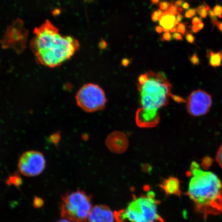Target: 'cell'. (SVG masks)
Returning <instances> with one entry per match:
<instances>
[{"mask_svg": "<svg viewBox=\"0 0 222 222\" xmlns=\"http://www.w3.org/2000/svg\"><path fill=\"white\" fill-rule=\"evenodd\" d=\"M196 13L200 16L201 18L205 19L207 18V15L209 13V11L211 10L210 7L206 3H204L201 5L196 9Z\"/></svg>", "mask_w": 222, "mask_h": 222, "instance_id": "17", "label": "cell"}, {"mask_svg": "<svg viewBox=\"0 0 222 222\" xmlns=\"http://www.w3.org/2000/svg\"><path fill=\"white\" fill-rule=\"evenodd\" d=\"M214 14L216 17L221 18H222V6L219 5H216L214 8Z\"/></svg>", "mask_w": 222, "mask_h": 222, "instance_id": "23", "label": "cell"}, {"mask_svg": "<svg viewBox=\"0 0 222 222\" xmlns=\"http://www.w3.org/2000/svg\"><path fill=\"white\" fill-rule=\"evenodd\" d=\"M196 13V9L195 8L189 9L185 12V16L186 18H191L195 15Z\"/></svg>", "mask_w": 222, "mask_h": 222, "instance_id": "24", "label": "cell"}, {"mask_svg": "<svg viewBox=\"0 0 222 222\" xmlns=\"http://www.w3.org/2000/svg\"><path fill=\"white\" fill-rule=\"evenodd\" d=\"M114 217L116 222H124L126 219L125 210H119L118 211H115Z\"/></svg>", "mask_w": 222, "mask_h": 222, "instance_id": "18", "label": "cell"}, {"mask_svg": "<svg viewBox=\"0 0 222 222\" xmlns=\"http://www.w3.org/2000/svg\"><path fill=\"white\" fill-rule=\"evenodd\" d=\"M92 196L83 190L69 191L61 196V216L73 222H86L92 209Z\"/></svg>", "mask_w": 222, "mask_h": 222, "instance_id": "4", "label": "cell"}, {"mask_svg": "<svg viewBox=\"0 0 222 222\" xmlns=\"http://www.w3.org/2000/svg\"><path fill=\"white\" fill-rule=\"evenodd\" d=\"M177 31L179 33H181L183 35H185L186 33L185 23H179L177 28Z\"/></svg>", "mask_w": 222, "mask_h": 222, "instance_id": "27", "label": "cell"}, {"mask_svg": "<svg viewBox=\"0 0 222 222\" xmlns=\"http://www.w3.org/2000/svg\"><path fill=\"white\" fill-rule=\"evenodd\" d=\"M160 203V201L148 195L135 198L125 210L126 219L131 222H164L157 210Z\"/></svg>", "mask_w": 222, "mask_h": 222, "instance_id": "5", "label": "cell"}, {"mask_svg": "<svg viewBox=\"0 0 222 222\" xmlns=\"http://www.w3.org/2000/svg\"><path fill=\"white\" fill-rule=\"evenodd\" d=\"M106 144L112 152L121 154L127 151L129 147V140L127 135L123 132L115 131L108 135Z\"/></svg>", "mask_w": 222, "mask_h": 222, "instance_id": "10", "label": "cell"}, {"mask_svg": "<svg viewBox=\"0 0 222 222\" xmlns=\"http://www.w3.org/2000/svg\"><path fill=\"white\" fill-rule=\"evenodd\" d=\"M171 4L170 3L168 2H162L160 3L159 7L160 10L162 11H167L169 8Z\"/></svg>", "mask_w": 222, "mask_h": 222, "instance_id": "25", "label": "cell"}, {"mask_svg": "<svg viewBox=\"0 0 222 222\" xmlns=\"http://www.w3.org/2000/svg\"><path fill=\"white\" fill-rule=\"evenodd\" d=\"M78 106L87 112H94L102 110L106 106V98L102 88L97 84H84L76 95Z\"/></svg>", "mask_w": 222, "mask_h": 222, "instance_id": "6", "label": "cell"}, {"mask_svg": "<svg viewBox=\"0 0 222 222\" xmlns=\"http://www.w3.org/2000/svg\"><path fill=\"white\" fill-rule=\"evenodd\" d=\"M177 28H176L175 27H173L172 28H171L170 29V32L172 33H175V32H176Z\"/></svg>", "mask_w": 222, "mask_h": 222, "instance_id": "44", "label": "cell"}, {"mask_svg": "<svg viewBox=\"0 0 222 222\" xmlns=\"http://www.w3.org/2000/svg\"><path fill=\"white\" fill-rule=\"evenodd\" d=\"M176 20V19L174 15H162V17L160 21V25L162 27V28L170 30L171 28L174 26L175 22Z\"/></svg>", "mask_w": 222, "mask_h": 222, "instance_id": "14", "label": "cell"}, {"mask_svg": "<svg viewBox=\"0 0 222 222\" xmlns=\"http://www.w3.org/2000/svg\"><path fill=\"white\" fill-rule=\"evenodd\" d=\"M160 187L166 195H175L180 197L181 191L180 181L176 177L170 176L164 179L160 183Z\"/></svg>", "mask_w": 222, "mask_h": 222, "instance_id": "12", "label": "cell"}, {"mask_svg": "<svg viewBox=\"0 0 222 222\" xmlns=\"http://www.w3.org/2000/svg\"><path fill=\"white\" fill-rule=\"evenodd\" d=\"M212 104L211 95L203 90H197L193 91L188 98L187 109L190 115L201 116L208 112Z\"/></svg>", "mask_w": 222, "mask_h": 222, "instance_id": "8", "label": "cell"}, {"mask_svg": "<svg viewBox=\"0 0 222 222\" xmlns=\"http://www.w3.org/2000/svg\"><path fill=\"white\" fill-rule=\"evenodd\" d=\"M213 162V160L209 157H205L203 158L201 164V167L204 169H208L210 166H211Z\"/></svg>", "mask_w": 222, "mask_h": 222, "instance_id": "19", "label": "cell"}, {"mask_svg": "<svg viewBox=\"0 0 222 222\" xmlns=\"http://www.w3.org/2000/svg\"><path fill=\"white\" fill-rule=\"evenodd\" d=\"M72 222V221H70V220H67V219H66V218H62V219H60V220H58V221H57V222Z\"/></svg>", "mask_w": 222, "mask_h": 222, "instance_id": "40", "label": "cell"}, {"mask_svg": "<svg viewBox=\"0 0 222 222\" xmlns=\"http://www.w3.org/2000/svg\"><path fill=\"white\" fill-rule=\"evenodd\" d=\"M189 4L187 2H184L183 3V4L182 5V7H183V8L185 9H187L189 8Z\"/></svg>", "mask_w": 222, "mask_h": 222, "instance_id": "38", "label": "cell"}, {"mask_svg": "<svg viewBox=\"0 0 222 222\" xmlns=\"http://www.w3.org/2000/svg\"><path fill=\"white\" fill-rule=\"evenodd\" d=\"M190 60L194 65L198 64L200 62L199 59L196 54H193L192 56L190 57Z\"/></svg>", "mask_w": 222, "mask_h": 222, "instance_id": "28", "label": "cell"}, {"mask_svg": "<svg viewBox=\"0 0 222 222\" xmlns=\"http://www.w3.org/2000/svg\"><path fill=\"white\" fill-rule=\"evenodd\" d=\"M108 44L106 42V41L104 39H101V41H100L99 43V48L101 50H104L107 48Z\"/></svg>", "mask_w": 222, "mask_h": 222, "instance_id": "30", "label": "cell"}, {"mask_svg": "<svg viewBox=\"0 0 222 222\" xmlns=\"http://www.w3.org/2000/svg\"><path fill=\"white\" fill-rule=\"evenodd\" d=\"M30 46L38 62L54 68L62 64L79 49L77 40L61 35L58 28L49 20L35 28Z\"/></svg>", "mask_w": 222, "mask_h": 222, "instance_id": "1", "label": "cell"}, {"mask_svg": "<svg viewBox=\"0 0 222 222\" xmlns=\"http://www.w3.org/2000/svg\"></svg>", "mask_w": 222, "mask_h": 222, "instance_id": "45", "label": "cell"}, {"mask_svg": "<svg viewBox=\"0 0 222 222\" xmlns=\"http://www.w3.org/2000/svg\"><path fill=\"white\" fill-rule=\"evenodd\" d=\"M162 41H170L172 40V37L170 33L169 32H165L163 34L162 38Z\"/></svg>", "mask_w": 222, "mask_h": 222, "instance_id": "29", "label": "cell"}, {"mask_svg": "<svg viewBox=\"0 0 222 222\" xmlns=\"http://www.w3.org/2000/svg\"><path fill=\"white\" fill-rule=\"evenodd\" d=\"M152 4L153 5L157 4L159 2L160 0H150Z\"/></svg>", "mask_w": 222, "mask_h": 222, "instance_id": "43", "label": "cell"}, {"mask_svg": "<svg viewBox=\"0 0 222 222\" xmlns=\"http://www.w3.org/2000/svg\"><path fill=\"white\" fill-rule=\"evenodd\" d=\"M195 26L196 27V28L198 29L199 31L200 30H201V29H203V27H204V24L203 23V22H202V23H200V24H198L197 25H196V26Z\"/></svg>", "mask_w": 222, "mask_h": 222, "instance_id": "36", "label": "cell"}, {"mask_svg": "<svg viewBox=\"0 0 222 222\" xmlns=\"http://www.w3.org/2000/svg\"><path fill=\"white\" fill-rule=\"evenodd\" d=\"M183 16L182 15H181V14H179V15H177V21L179 22H179H181V21L183 20Z\"/></svg>", "mask_w": 222, "mask_h": 222, "instance_id": "37", "label": "cell"}, {"mask_svg": "<svg viewBox=\"0 0 222 222\" xmlns=\"http://www.w3.org/2000/svg\"><path fill=\"white\" fill-rule=\"evenodd\" d=\"M163 12L160 9H158V11H154L152 15V20L153 22H158L160 21L162 17Z\"/></svg>", "mask_w": 222, "mask_h": 222, "instance_id": "21", "label": "cell"}, {"mask_svg": "<svg viewBox=\"0 0 222 222\" xmlns=\"http://www.w3.org/2000/svg\"><path fill=\"white\" fill-rule=\"evenodd\" d=\"M46 160L41 152L36 150L26 151L20 156L18 167L20 172L27 177L38 176L46 168Z\"/></svg>", "mask_w": 222, "mask_h": 222, "instance_id": "7", "label": "cell"}, {"mask_svg": "<svg viewBox=\"0 0 222 222\" xmlns=\"http://www.w3.org/2000/svg\"><path fill=\"white\" fill-rule=\"evenodd\" d=\"M185 2L183 0H177L176 1L175 3V5L176 6L180 7L183 4V3Z\"/></svg>", "mask_w": 222, "mask_h": 222, "instance_id": "34", "label": "cell"}, {"mask_svg": "<svg viewBox=\"0 0 222 222\" xmlns=\"http://www.w3.org/2000/svg\"><path fill=\"white\" fill-rule=\"evenodd\" d=\"M187 174L191 177L186 195L193 202L196 211L205 219L222 214V182L220 178L201 168L195 162L191 163Z\"/></svg>", "mask_w": 222, "mask_h": 222, "instance_id": "2", "label": "cell"}, {"mask_svg": "<svg viewBox=\"0 0 222 222\" xmlns=\"http://www.w3.org/2000/svg\"><path fill=\"white\" fill-rule=\"evenodd\" d=\"M218 27V29L220 30L221 32H222V22H220L218 24V26H216Z\"/></svg>", "mask_w": 222, "mask_h": 222, "instance_id": "42", "label": "cell"}, {"mask_svg": "<svg viewBox=\"0 0 222 222\" xmlns=\"http://www.w3.org/2000/svg\"><path fill=\"white\" fill-rule=\"evenodd\" d=\"M216 160L221 168L222 169V145L218 150L216 155Z\"/></svg>", "mask_w": 222, "mask_h": 222, "instance_id": "22", "label": "cell"}, {"mask_svg": "<svg viewBox=\"0 0 222 222\" xmlns=\"http://www.w3.org/2000/svg\"><path fill=\"white\" fill-rule=\"evenodd\" d=\"M186 39L187 41L189 43H193L195 41V37L190 32H187L186 33Z\"/></svg>", "mask_w": 222, "mask_h": 222, "instance_id": "26", "label": "cell"}, {"mask_svg": "<svg viewBox=\"0 0 222 222\" xmlns=\"http://www.w3.org/2000/svg\"><path fill=\"white\" fill-rule=\"evenodd\" d=\"M183 8L181 7L176 6L175 4H171L170 6L167 11H164L162 13V15H177L183 12Z\"/></svg>", "mask_w": 222, "mask_h": 222, "instance_id": "16", "label": "cell"}, {"mask_svg": "<svg viewBox=\"0 0 222 222\" xmlns=\"http://www.w3.org/2000/svg\"><path fill=\"white\" fill-rule=\"evenodd\" d=\"M114 216L110 208L106 205H96L88 216L89 222H114Z\"/></svg>", "mask_w": 222, "mask_h": 222, "instance_id": "11", "label": "cell"}, {"mask_svg": "<svg viewBox=\"0 0 222 222\" xmlns=\"http://www.w3.org/2000/svg\"><path fill=\"white\" fill-rule=\"evenodd\" d=\"M156 31L158 33H162V32L163 31V28L162 27V26H157V27H156Z\"/></svg>", "mask_w": 222, "mask_h": 222, "instance_id": "39", "label": "cell"}, {"mask_svg": "<svg viewBox=\"0 0 222 222\" xmlns=\"http://www.w3.org/2000/svg\"><path fill=\"white\" fill-rule=\"evenodd\" d=\"M44 204V201L42 198L36 196L34 198L32 205L36 208H40L43 206Z\"/></svg>", "mask_w": 222, "mask_h": 222, "instance_id": "20", "label": "cell"}, {"mask_svg": "<svg viewBox=\"0 0 222 222\" xmlns=\"http://www.w3.org/2000/svg\"><path fill=\"white\" fill-rule=\"evenodd\" d=\"M202 22V19H201V18L195 17H194V18L192 19V25H193V26H196V25H197L198 24L201 23Z\"/></svg>", "mask_w": 222, "mask_h": 222, "instance_id": "31", "label": "cell"}, {"mask_svg": "<svg viewBox=\"0 0 222 222\" xmlns=\"http://www.w3.org/2000/svg\"><path fill=\"white\" fill-rule=\"evenodd\" d=\"M22 182L21 177L18 173H15L9 176L6 181L8 185L14 186L17 188H19L22 185Z\"/></svg>", "mask_w": 222, "mask_h": 222, "instance_id": "15", "label": "cell"}, {"mask_svg": "<svg viewBox=\"0 0 222 222\" xmlns=\"http://www.w3.org/2000/svg\"><path fill=\"white\" fill-rule=\"evenodd\" d=\"M142 169L144 172H150L151 171L152 169H151V166L149 165H145L142 166Z\"/></svg>", "mask_w": 222, "mask_h": 222, "instance_id": "33", "label": "cell"}, {"mask_svg": "<svg viewBox=\"0 0 222 222\" xmlns=\"http://www.w3.org/2000/svg\"><path fill=\"white\" fill-rule=\"evenodd\" d=\"M207 57L209 58V64L212 67H218L222 64V50L218 53H215L211 50L207 52Z\"/></svg>", "mask_w": 222, "mask_h": 222, "instance_id": "13", "label": "cell"}, {"mask_svg": "<svg viewBox=\"0 0 222 222\" xmlns=\"http://www.w3.org/2000/svg\"><path fill=\"white\" fill-rule=\"evenodd\" d=\"M130 61L127 59H123L122 60V64L124 66H127L129 64Z\"/></svg>", "mask_w": 222, "mask_h": 222, "instance_id": "35", "label": "cell"}, {"mask_svg": "<svg viewBox=\"0 0 222 222\" xmlns=\"http://www.w3.org/2000/svg\"><path fill=\"white\" fill-rule=\"evenodd\" d=\"M191 30H192V32H194V33H197L199 32V30L196 28L195 26H192L191 27Z\"/></svg>", "mask_w": 222, "mask_h": 222, "instance_id": "41", "label": "cell"}, {"mask_svg": "<svg viewBox=\"0 0 222 222\" xmlns=\"http://www.w3.org/2000/svg\"><path fill=\"white\" fill-rule=\"evenodd\" d=\"M172 38L176 40H183V37L181 34H180L179 32H175L172 35Z\"/></svg>", "mask_w": 222, "mask_h": 222, "instance_id": "32", "label": "cell"}, {"mask_svg": "<svg viewBox=\"0 0 222 222\" xmlns=\"http://www.w3.org/2000/svg\"><path fill=\"white\" fill-rule=\"evenodd\" d=\"M141 107L160 109L167 106L172 86L165 74L150 71L139 77L137 82Z\"/></svg>", "mask_w": 222, "mask_h": 222, "instance_id": "3", "label": "cell"}, {"mask_svg": "<svg viewBox=\"0 0 222 222\" xmlns=\"http://www.w3.org/2000/svg\"><path fill=\"white\" fill-rule=\"evenodd\" d=\"M135 121L139 127L143 128L155 127L160 121L158 110L140 107L136 111Z\"/></svg>", "mask_w": 222, "mask_h": 222, "instance_id": "9", "label": "cell"}]
</instances>
